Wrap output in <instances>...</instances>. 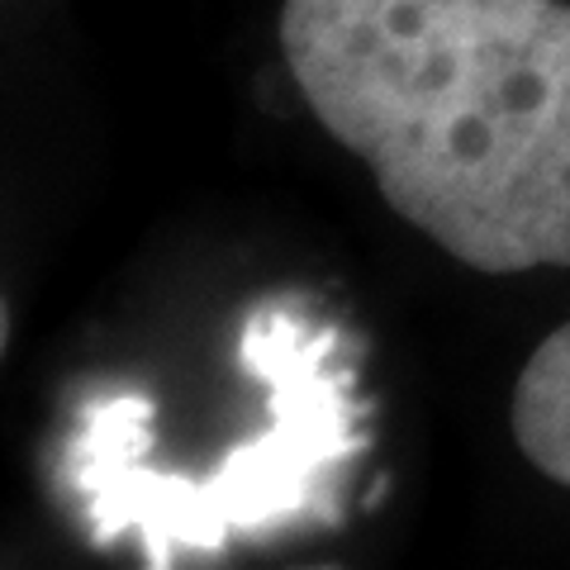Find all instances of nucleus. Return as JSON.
<instances>
[{
  "label": "nucleus",
  "instance_id": "obj_1",
  "mask_svg": "<svg viewBox=\"0 0 570 570\" xmlns=\"http://www.w3.org/2000/svg\"><path fill=\"white\" fill-rule=\"evenodd\" d=\"M281 48L400 219L490 276L570 266V6L285 0Z\"/></svg>",
  "mask_w": 570,
  "mask_h": 570
},
{
  "label": "nucleus",
  "instance_id": "obj_2",
  "mask_svg": "<svg viewBox=\"0 0 570 570\" xmlns=\"http://www.w3.org/2000/svg\"><path fill=\"white\" fill-rule=\"evenodd\" d=\"M243 366L266 385V428L243 438L214 471L153 466V400L138 390L100 395L62 452V485L100 547L138 538L142 561L171 566L186 551L219 557L247 538L272 542L299 523H324L337 485L366 452L352 371L337 362V328L291 305L257 309L243 328Z\"/></svg>",
  "mask_w": 570,
  "mask_h": 570
},
{
  "label": "nucleus",
  "instance_id": "obj_3",
  "mask_svg": "<svg viewBox=\"0 0 570 570\" xmlns=\"http://www.w3.org/2000/svg\"><path fill=\"white\" fill-rule=\"evenodd\" d=\"M509 423L532 466L570 490V324L547 333L523 362Z\"/></svg>",
  "mask_w": 570,
  "mask_h": 570
}]
</instances>
